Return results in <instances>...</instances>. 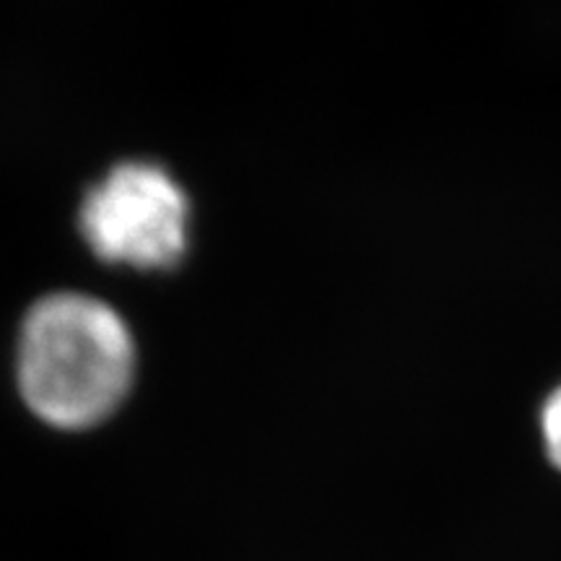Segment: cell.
I'll use <instances>...</instances> for the list:
<instances>
[{
  "instance_id": "1",
  "label": "cell",
  "mask_w": 561,
  "mask_h": 561,
  "mask_svg": "<svg viewBox=\"0 0 561 561\" xmlns=\"http://www.w3.org/2000/svg\"><path fill=\"white\" fill-rule=\"evenodd\" d=\"M21 396L58 430H89L128 396L136 343L121 312L79 291L42 297L21 322Z\"/></svg>"
},
{
  "instance_id": "2",
  "label": "cell",
  "mask_w": 561,
  "mask_h": 561,
  "mask_svg": "<svg viewBox=\"0 0 561 561\" xmlns=\"http://www.w3.org/2000/svg\"><path fill=\"white\" fill-rule=\"evenodd\" d=\"M191 203L153 161H123L81 203V234L102 261L167 271L187 250Z\"/></svg>"
},
{
  "instance_id": "3",
  "label": "cell",
  "mask_w": 561,
  "mask_h": 561,
  "mask_svg": "<svg viewBox=\"0 0 561 561\" xmlns=\"http://www.w3.org/2000/svg\"><path fill=\"white\" fill-rule=\"evenodd\" d=\"M538 430H541V442L546 458L561 473V382L553 388L538 413Z\"/></svg>"
}]
</instances>
